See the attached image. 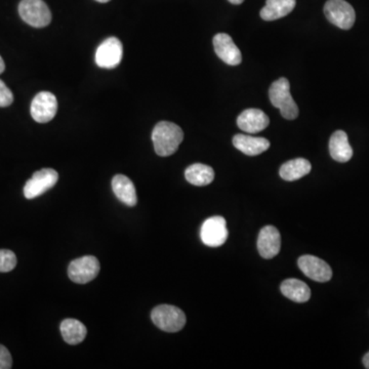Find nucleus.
I'll list each match as a JSON object with an SVG mask.
<instances>
[{"label":"nucleus","instance_id":"f257e3e1","mask_svg":"<svg viewBox=\"0 0 369 369\" xmlns=\"http://www.w3.org/2000/svg\"><path fill=\"white\" fill-rule=\"evenodd\" d=\"M184 140V132L176 123L161 121L152 132V141L157 155L167 157L176 153Z\"/></svg>","mask_w":369,"mask_h":369},{"label":"nucleus","instance_id":"f03ea898","mask_svg":"<svg viewBox=\"0 0 369 369\" xmlns=\"http://www.w3.org/2000/svg\"><path fill=\"white\" fill-rule=\"evenodd\" d=\"M269 97L273 106L280 110L282 118L293 120L298 116V107L291 95V84L286 78L278 79L271 84Z\"/></svg>","mask_w":369,"mask_h":369},{"label":"nucleus","instance_id":"7ed1b4c3","mask_svg":"<svg viewBox=\"0 0 369 369\" xmlns=\"http://www.w3.org/2000/svg\"><path fill=\"white\" fill-rule=\"evenodd\" d=\"M153 323L165 333H177L186 324V315L181 309L170 305H160L151 313Z\"/></svg>","mask_w":369,"mask_h":369},{"label":"nucleus","instance_id":"20e7f679","mask_svg":"<svg viewBox=\"0 0 369 369\" xmlns=\"http://www.w3.org/2000/svg\"><path fill=\"white\" fill-rule=\"evenodd\" d=\"M19 14L25 23L34 28L46 27L51 22L50 9L43 0H22Z\"/></svg>","mask_w":369,"mask_h":369},{"label":"nucleus","instance_id":"39448f33","mask_svg":"<svg viewBox=\"0 0 369 369\" xmlns=\"http://www.w3.org/2000/svg\"><path fill=\"white\" fill-rule=\"evenodd\" d=\"M324 14L331 24L343 30L351 29L356 20L354 9L345 0H328L324 6Z\"/></svg>","mask_w":369,"mask_h":369},{"label":"nucleus","instance_id":"423d86ee","mask_svg":"<svg viewBox=\"0 0 369 369\" xmlns=\"http://www.w3.org/2000/svg\"><path fill=\"white\" fill-rule=\"evenodd\" d=\"M100 268V261L95 256H83L70 263L68 276L74 284H88L99 275Z\"/></svg>","mask_w":369,"mask_h":369},{"label":"nucleus","instance_id":"0eeeda50","mask_svg":"<svg viewBox=\"0 0 369 369\" xmlns=\"http://www.w3.org/2000/svg\"><path fill=\"white\" fill-rule=\"evenodd\" d=\"M59 181V174L53 168H43L34 172L24 187V196L27 199H34L53 188Z\"/></svg>","mask_w":369,"mask_h":369},{"label":"nucleus","instance_id":"6e6552de","mask_svg":"<svg viewBox=\"0 0 369 369\" xmlns=\"http://www.w3.org/2000/svg\"><path fill=\"white\" fill-rule=\"evenodd\" d=\"M123 57V46L116 37H109L100 44L95 51V63L104 69H113L120 64Z\"/></svg>","mask_w":369,"mask_h":369},{"label":"nucleus","instance_id":"1a4fd4ad","mask_svg":"<svg viewBox=\"0 0 369 369\" xmlns=\"http://www.w3.org/2000/svg\"><path fill=\"white\" fill-rule=\"evenodd\" d=\"M30 112H31L32 118L36 123H50L58 112L57 98L50 92L37 93L31 103Z\"/></svg>","mask_w":369,"mask_h":369},{"label":"nucleus","instance_id":"9d476101","mask_svg":"<svg viewBox=\"0 0 369 369\" xmlns=\"http://www.w3.org/2000/svg\"><path fill=\"white\" fill-rule=\"evenodd\" d=\"M228 234L227 222L223 217H212L207 219L200 231L203 244L209 247H219L225 244Z\"/></svg>","mask_w":369,"mask_h":369},{"label":"nucleus","instance_id":"9b49d317","mask_svg":"<svg viewBox=\"0 0 369 369\" xmlns=\"http://www.w3.org/2000/svg\"><path fill=\"white\" fill-rule=\"evenodd\" d=\"M298 268L306 276L316 282H328L333 277V270L326 261L314 256H303L298 259Z\"/></svg>","mask_w":369,"mask_h":369},{"label":"nucleus","instance_id":"f8f14e48","mask_svg":"<svg viewBox=\"0 0 369 369\" xmlns=\"http://www.w3.org/2000/svg\"><path fill=\"white\" fill-rule=\"evenodd\" d=\"M214 48L217 56L230 66H238L242 62L241 51L233 41L232 37L226 33H219L214 37Z\"/></svg>","mask_w":369,"mask_h":369},{"label":"nucleus","instance_id":"ddd939ff","mask_svg":"<svg viewBox=\"0 0 369 369\" xmlns=\"http://www.w3.org/2000/svg\"><path fill=\"white\" fill-rule=\"evenodd\" d=\"M281 247L279 231L274 226H266L261 229L258 238V249L264 259L276 256Z\"/></svg>","mask_w":369,"mask_h":369},{"label":"nucleus","instance_id":"4468645a","mask_svg":"<svg viewBox=\"0 0 369 369\" xmlns=\"http://www.w3.org/2000/svg\"><path fill=\"white\" fill-rule=\"evenodd\" d=\"M270 123L267 114L260 109H246L238 116L237 125L249 134H258Z\"/></svg>","mask_w":369,"mask_h":369},{"label":"nucleus","instance_id":"2eb2a0df","mask_svg":"<svg viewBox=\"0 0 369 369\" xmlns=\"http://www.w3.org/2000/svg\"><path fill=\"white\" fill-rule=\"evenodd\" d=\"M233 145L237 150L247 156L260 155L270 148V142L265 137H252L247 135H236Z\"/></svg>","mask_w":369,"mask_h":369},{"label":"nucleus","instance_id":"dca6fc26","mask_svg":"<svg viewBox=\"0 0 369 369\" xmlns=\"http://www.w3.org/2000/svg\"><path fill=\"white\" fill-rule=\"evenodd\" d=\"M112 189L119 202L128 207H135L137 203V191L134 183L125 175H116L112 180Z\"/></svg>","mask_w":369,"mask_h":369},{"label":"nucleus","instance_id":"f3484780","mask_svg":"<svg viewBox=\"0 0 369 369\" xmlns=\"http://www.w3.org/2000/svg\"><path fill=\"white\" fill-rule=\"evenodd\" d=\"M331 157L338 162H348L353 156V149L344 130H336L329 140Z\"/></svg>","mask_w":369,"mask_h":369},{"label":"nucleus","instance_id":"a211bd4d","mask_svg":"<svg viewBox=\"0 0 369 369\" xmlns=\"http://www.w3.org/2000/svg\"><path fill=\"white\" fill-rule=\"evenodd\" d=\"M296 0H267L261 9V18L265 21H275L286 17L296 8Z\"/></svg>","mask_w":369,"mask_h":369},{"label":"nucleus","instance_id":"6ab92c4d","mask_svg":"<svg viewBox=\"0 0 369 369\" xmlns=\"http://www.w3.org/2000/svg\"><path fill=\"white\" fill-rule=\"evenodd\" d=\"M280 289L284 296L296 303H306L311 298L310 287L305 282L294 278L284 280Z\"/></svg>","mask_w":369,"mask_h":369},{"label":"nucleus","instance_id":"aec40b11","mask_svg":"<svg viewBox=\"0 0 369 369\" xmlns=\"http://www.w3.org/2000/svg\"><path fill=\"white\" fill-rule=\"evenodd\" d=\"M60 331L65 342L69 345L80 344L88 335V329L84 326L83 322L72 318L65 319L64 321H62Z\"/></svg>","mask_w":369,"mask_h":369},{"label":"nucleus","instance_id":"412c9836","mask_svg":"<svg viewBox=\"0 0 369 369\" xmlns=\"http://www.w3.org/2000/svg\"><path fill=\"white\" fill-rule=\"evenodd\" d=\"M312 170V165L305 158L289 160L280 167L279 175L287 182H293L307 176Z\"/></svg>","mask_w":369,"mask_h":369},{"label":"nucleus","instance_id":"4be33fe9","mask_svg":"<svg viewBox=\"0 0 369 369\" xmlns=\"http://www.w3.org/2000/svg\"><path fill=\"white\" fill-rule=\"evenodd\" d=\"M184 177L194 186H207L214 180V172L212 167L202 163H195L187 167Z\"/></svg>","mask_w":369,"mask_h":369},{"label":"nucleus","instance_id":"5701e85b","mask_svg":"<svg viewBox=\"0 0 369 369\" xmlns=\"http://www.w3.org/2000/svg\"><path fill=\"white\" fill-rule=\"evenodd\" d=\"M17 266V256L9 249H0V273H8Z\"/></svg>","mask_w":369,"mask_h":369},{"label":"nucleus","instance_id":"b1692460","mask_svg":"<svg viewBox=\"0 0 369 369\" xmlns=\"http://www.w3.org/2000/svg\"><path fill=\"white\" fill-rule=\"evenodd\" d=\"M14 95L6 83L0 79V107H9L13 104Z\"/></svg>","mask_w":369,"mask_h":369},{"label":"nucleus","instance_id":"393cba45","mask_svg":"<svg viewBox=\"0 0 369 369\" xmlns=\"http://www.w3.org/2000/svg\"><path fill=\"white\" fill-rule=\"evenodd\" d=\"M13 366L11 353L4 345H0V369H9Z\"/></svg>","mask_w":369,"mask_h":369},{"label":"nucleus","instance_id":"a878e982","mask_svg":"<svg viewBox=\"0 0 369 369\" xmlns=\"http://www.w3.org/2000/svg\"><path fill=\"white\" fill-rule=\"evenodd\" d=\"M362 361H363L364 366H365V368L369 369V352L366 353L365 355H364L363 359H362Z\"/></svg>","mask_w":369,"mask_h":369},{"label":"nucleus","instance_id":"bb28decb","mask_svg":"<svg viewBox=\"0 0 369 369\" xmlns=\"http://www.w3.org/2000/svg\"><path fill=\"white\" fill-rule=\"evenodd\" d=\"M6 69V64H4V60H2L1 56H0V74Z\"/></svg>","mask_w":369,"mask_h":369},{"label":"nucleus","instance_id":"cd10ccee","mask_svg":"<svg viewBox=\"0 0 369 369\" xmlns=\"http://www.w3.org/2000/svg\"><path fill=\"white\" fill-rule=\"evenodd\" d=\"M228 1L233 4H241L244 0H228Z\"/></svg>","mask_w":369,"mask_h":369},{"label":"nucleus","instance_id":"c85d7f7f","mask_svg":"<svg viewBox=\"0 0 369 369\" xmlns=\"http://www.w3.org/2000/svg\"><path fill=\"white\" fill-rule=\"evenodd\" d=\"M95 1L101 2V4H106V2H109L110 0H95Z\"/></svg>","mask_w":369,"mask_h":369}]
</instances>
